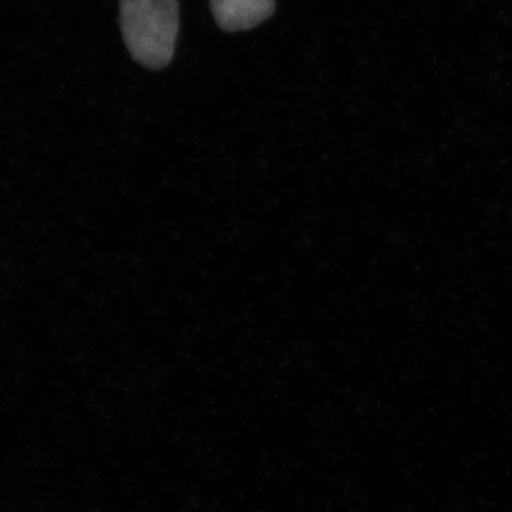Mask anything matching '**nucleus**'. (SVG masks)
Returning <instances> with one entry per match:
<instances>
[{
	"label": "nucleus",
	"instance_id": "f03ea898",
	"mask_svg": "<svg viewBox=\"0 0 512 512\" xmlns=\"http://www.w3.org/2000/svg\"><path fill=\"white\" fill-rule=\"evenodd\" d=\"M218 28L235 33L261 25L275 13V0H210Z\"/></svg>",
	"mask_w": 512,
	"mask_h": 512
},
{
	"label": "nucleus",
	"instance_id": "f257e3e1",
	"mask_svg": "<svg viewBox=\"0 0 512 512\" xmlns=\"http://www.w3.org/2000/svg\"><path fill=\"white\" fill-rule=\"evenodd\" d=\"M120 26L131 57L150 70L173 60L178 32V0H120Z\"/></svg>",
	"mask_w": 512,
	"mask_h": 512
}]
</instances>
